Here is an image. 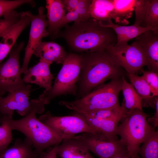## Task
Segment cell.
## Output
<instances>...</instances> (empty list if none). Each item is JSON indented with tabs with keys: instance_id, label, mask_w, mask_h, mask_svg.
Returning <instances> with one entry per match:
<instances>
[{
	"instance_id": "cell-1",
	"label": "cell",
	"mask_w": 158,
	"mask_h": 158,
	"mask_svg": "<svg viewBox=\"0 0 158 158\" xmlns=\"http://www.w3.org/2000/svg\"><path fill=\"white\" fill-rule=\"evenodd\" d=\"M62 37L69 47L76 52H94L105 50L117 43L116 33L111 28L101 26L91 17L65 26L56 38Z\"/></svg>"
},
{
	"instance_id": "cell-7",
	"label": "cell",
	"mask_w": 158,
	"mask_h": 158,
	"mask_svg": "<svg viewBox=\"0 0 158 158\" xmlns=\"http://www.w3.org/2000/svg\"><path fill=\"white\" fill-rule=\"evenodd\" d=\"M109 53L115 63L128 74H136L147 62L141 46L136 41L128 45L124 42L107 47Z\"/></svg>"
},
{
	"instance_id": "cell-25",
	"label": "cell",
	"mask_w": 158,
	"mask_h": 158,
	"mask_svg": "<svg viewBox=\"0 0 158 158\" xmlns=\"http://www.w3.org/2000/svg\"><path fill=\"white\" fill-rule=\"evenodd\" d=\"M114 6L113 19L115 22L127 25L133 11L134 0H113Z\"/></svg>"
},
{
	"instance_id": "cell-21",
	"label": "cell",
	"mask_w": 158,
	"mask_h": 158,
	"mask_svg": "<svg viewBox=\"0 0 158 158\" xmlns=\"http://www.w3.org/2000/svg\"><path fill=\"white\" fill-rule=\"evenodd\" d=\"M30 141L17 139L13 145L0 152V158H39Z\"/></svg>"
},
{
	"instance_id": "cell-15",
	"label": "cell",
	"mask_w": 158,
	"mask_h": 158,
	"mask_svg": "<svg viewBox=\"0 0 158 158\" xmlns=\"http://www.w3.org/2000/svg\"><path fill=\"white\" fill-rule=\"evenodd\" d=\"M52 63L40 59L37 64L28 69L23 78L24 82L35 84L44 88L46 90H50L52 87V80L54 78L49 68Z\"/></svg>"
},
{
	"instance_id": "cell-22",
	"label": "cell",
	"mask_w": 158,
	"mask_h": 158,
	"mask_svg": "<svg viewBox=\"0 0 158 158\" xmlns=\"http://www.w3.org/2000/svg\"><path fill=\"white\" fill-rule=\"evenodd\" d=\"M122 78L123 82L121 90L124 98L121 107L126 116L135 109L143 110L142 106V99L132 85L126 81L124 76Z\"/></svg>"
},
{
	"instance_id": "cell-36",
	"label": "cell",
	"mask_w": 158,
	"mask_h": 158,
	"mask_svg": "<svg viewBox=\"0 0 158 158\" xmlns=\"http://www.w3.org/2000/svg\"><path fill=\"white\" fill-rule=\"evenodd\" d=\"M111 158H132L126 149L118 153Z\"/></svg>"
},
{
	"instance_id": "cell-2",
	"label": "cell",
	"mask_w": 158,
	"mask_h": 158,
	"mask_svg": "<svg viewBox=\"0 0 158 158\" xmlns=\"http://www.w3.org/2000/svg\"><path fill=\"white\" fill-rule=\"evenodd\" d=\"M80 55L81 71L77 92L79 98L106 80L124 76L123 69L115 63L105 49L85 52Z\"/></svg>"
},
{
	"instance_id": "cell-31",
	"label": "cell",
	"mask_w": 158,
	"mask_h": 158,
	"mask_svg": "<svg viewBox=\"0 0 158 158\" xmlns=\"http://www.w3.org/2000/svg\"><path fill=\"white\" fill-rule=\"evenodd\" d=\"M150 0H134V11L135 20L134 25L140 26L145 16Z\"/></svg>"
},
{
	"instance_id": "cell-12",
	"label": "cell",
	"mask_w": 158,
	"mask_h": 158,
	"mask_svg": "<svg viewBox=\"0 0 158 158\" xmlns=\"http://www.w3.org/2000/svg\"><path fill=\"white\" fill-rule=\"evenodd\" d=\"M72 138L80 141L99 158H111L126 149L120 139H110L100 132L84 133Z\"/></svg>"
},
{
	"instance_id": "cell-24",
	"label": "cell",
	"mask_w": 158,
	"mask_h": 158,
	"mask_svg": "<svg viewBox=\"0 0 158 158\" xmlns=\"http://www.w3.org/2000/svg\"><path fill=\"white\" fill-rule=\"evenodd\" d=\"M90 10L91 17L98 21L114 19V6L113 0H92Z\"/></svg>"
},
{
	"instance_id": "cell-8",
	"label": "cell",
	"mask_w": 158,
	"mask_h": 158,
	"mask_svg": "<svg viewBox=\"0 0 158 158\" xmlns=\"http://www.w3.org/2000/svg\"><path fill=\"white\" fill-rule=\"evenodd\" d=\"M38 119L63 140L71 138L79 133L95 132L89 126L83 116L78 112L72 116H56L47 111Z\"/></svg>"
},
{
	"instance_id": "cell-38",
	"label": "cell",
	"mask_w": 158,
	"mask_h": 158,
	"mask_svg": "<svg viewBox=\"0 0 158 158\" xmlns=\"http://www.w3.org/2000/svg\"><path fill=\"white\" fill-rule=\"evenodd\" d=\"M135 158H140L139 156L138 155Z\"/></svg>"
},
{
	"instance_id": "cell-18",
	"label": "cell",
	"mask_w": 158,
	"mask_h": 158,
	"mask_svg": "<svg viewBox=\"0 0 158 158\" xmlns=\"http://www.w3.org/2000/svg\"><path fill=\"white\" fill-rule=\"evenodd\" d=\"M79 140L71 138L63 139L57 146V153L61 158H95Z\"/></svg>"
},
{
	"instance_id": "cell-14",
	"label": "cell",
	"mask_w": 158,
	"mask_h": 158,
	"mask_svg": "<svg viewBox=\"0 0 158 158\" xmlns=\"http://www.w3.org/2000/svg\"><path fill=\"white\" fill-rule=\"evenodd\" d=\"M145 55L148 71L158 73V31L149 30L135 38Z\"/></svg>"
},
{
	"instance_id": "cell-13",
	"label": "cell",
	"mask_w": 158,
	"mask_h": 158,
	"mask_svg": "<svg viewBox=\"0 0 158 158\" xmlns=\"http://www.w3.org/2000/svg\"><path fill=\"white\" fill-rule=\"evenodd\" d=\"M31 85L26 84L23 87L9 93L5 97H0V113L3 115L13 116L16 110L19 115L25 116L31 111L32 105L29 97L31 92Z\"/></svg>"
},
{
	"instance_id": "cell-32",
	"label": "cell",
	"mask_w": 158,
	"mask_h": 158,
	"mask_svg": "<svg viewBox=\"0 0 158 158\" xmlns=\"http://www.w3.org/2000/svg\"><path fill=\"white\" fill-rule=\"evenodd\" d=\"M142 77L151 87L155 96H158V73L151 71H146L142 68L139 71Z\"/></svg>"
},
{
	"instance_id": "cell-23",
	"label": "cell",
	"mask_w": 158,
	"mask_h": 158,
	"mask_svg": "<svg viewBox=\"0 0 158 158\" xmlns=\"http://www.w3.org/2000/svg\"><path fill=\"white\" fill-rule=\"evenodd\" d=\"M131 84L137 92L142 98L143 107L155 108L156 97L151 87L142 76L137 74H127Z\"/></svg>"
},
{
	"instance_id": "cell-35",
	"label": "cell",
	"mask_w": 158,
	"mask_h": 158,
	"mask_svg": "<svg viewBox=\"0 0 158 158\" xmlns=\"http://www.w3.org/2000/svg\"><path fill=\"white\" fill-rule=\"evenodd\" d=\"M155 112L152 117H149L148 118L147 121L148 123H151L153 127L154 128L158 126V97H156L155 101Z\"/></svg>"
},
{
	"instance_id": "cell-5",
	"label": "cell",
	"mask_w": 158,
	"mask_h": 158,
	"mask_svg": "<svg viewBox=\"0 0 158 158\" xmlns=\"http://www.w3.org/2000/svg\"><path fill=\"white\" fill-rule=\"evenodd\" d=\"M148 116L143 110L135 109L123 118L122 122L117 126L116 135L120 136L132 158H136L140 145L154 130L148 122Z\"/></svg>"
},
{
	"instance_id": "cell-34",
	"label": "cell",
	"mask_w": 158,
	"mask_h": 158,
	"mask_svg": "<svg viewBox=\"0 0 158 158\" xmlns=\"http://www.w3.org/2000/svg\"><path fill=\"white\" fill-rule=\"evenodd\" d=\"M58 145H55L43 152L39 158H56L57 147Z\"/></svg>"
},
{
	"instance_id": "cell-27",
	"label": "cell",
	"mask_w": 158,
	"mask_h": 158,
	"mask_svg": "<svg viewBox=\"0 0 158 158\" xmlns=\"http://www.w3.org/2000/svg\"><path fill=\"white\" fill-rule=\"evenodd\" d=\"M158 31V0H150L144 19L140 26Z\"/></svg>"
},
{
	"instance_id": "cell-10",
	"label": "cell",
	"mask_w": 158,
	"mask_h": 158,
	"mask_svg": "<svg viewBox=\"0 0 158 158\" xmlns=\"http://www.w3.org/2000/svg\"><path fill=\"white\" fill-rule=\"evenodd\" d=\"M78 113L83 116L95 132H100L110 139H118L116 134L117 127L119 121L126 116L121 107Z\"/></svg>"
},
{
	"instance_id": "cell-4",
	"label": "cell",
	"mask_w": 158,
	"mask_h": 158,
	"mask_svg": "<svg viewBox=\"0 0 158 158\" xmlns=\"http://www.w3.org/2000/svg\"><path fill=\"white\" fill-rule=\"evenodd\" d=\"M123 76L111 80L106 84H101L75 101H61L59 104L78 113L120 107L118 96L123 84Z\"/></svg>"
},
{
	"instance_id": "cell-20",
	"label": "cell",
	"mask_w": 158,
	"mask_h": 158,
	"mask_svg": "<svg viewBox=\"0 0 158 158\" xmlns=\"http://www.w3.org/2000/svg\"><path fill=\"white\" fill-rule=\"evenodd\" d=\"M30 23L29 17L25 12H22L19 20L0 42V63L9 53L21 33Z\"/></svg>"
},
{
	"instance_id": "cell-6",
	"label": "cell",
	"mask_w": 158,
	"mask_h": 158,
	"mask_svg": "<svg viewBox=\"0 0 158 158\" xmlns=\"http://www.w3.org/2000/svg\"><path fill=\"white\" fill-rule=\"evenodd\" d=\"M51 88L45 90L39 99L44 104L49 103L56 97L62 95H77V85L81 71L80 55L74 53L67 54Z\"/></svg>"
},
{
	"instance_id": "cell-19",
	"label": "cell",
	"mask_w": 158,
	"mask_h": 158,
	"mask_svg": "<svg viewBox=\"0 0 158 158\" xmlns=\"http://www.w3.org/2000/svg\"><path fill=\"white\" fill-rule=\"evenodd\" d=\"M33 54L52 63L62 64L67 54L62 46L55 42H42L35 50Z\"/></svg>"
},
{
	"instance_id": "cell-30",
	"label": "cell",
	"mask_w": 158,
	"mask_h": 158,
	"mask_svg": "<svg viewBox=\"0 0 158 158\" xmlns=\"http://www.w3.org/2000/svg\"><path fill=\"white\" fill-rule=\"evenodd\" d=\"M24 4H29L32 7L35 5V2L32 0H0V17Z\"/></svg>"
},
{
	"instance_id": "cell-9",
	"label": "cell",
	"mask_w": 158,
	"mask_h": 158,
	"mask_svg": "<svg viewBox=\"0 0 158 158\" xmlns=\"http://www.w3.org/2000/svg\"><path fill=\"white\" fill-rule=\"evenodd\" d=\"M24 44L23 41L15 44L9 53L8 59L0 64V97L26 85L21 77L20 64V54Z\"/></svg>"
},
{
	"instance_id": "cell-33",
	"label": "cell",
	"mask_w": 158,
	"mask_h": 158,
	"mask_svg": "<svg viewBox=\"0 0 158 158\" xmlns=\"http://www.w3.org/2000/svg\"><path fill=\"white\" fill-rule=\"evenodd\" d=\"M80 21L78 13L75 11L73 10L66 14L60 26L61 29L62 27L66 26L71 22Z\"/></svg>"
},
{
	"instance_id": "cell-37",
	"label": "cell",
	"mask_w": 158,
	"mask_h": 158,
	"mask_svg": "<svg viewBox=\"0 0 158 158\" xmlns=\"http://www.w3.org/2000/svg\"><path fill=\"white\" fill-rule=\"evenodd\" d=\"M2 115L0 113V119L1 118V117L2 116Z\"/></svg>"
},
{
	"instance_id": "cell-11",
	"label": "cell",
	"mask_w": 158,
	"mask_h": 158,
	"mask_svg": "<svg viewBox=\"0 0 158 158\" xmlns=\"http://www.w3.org/2000/svg\"><path fill=\"white\" fill-rule=\"evenodd\" d=\"M44 8L41 6L38 9V14H33L29 11H25L30 20L31 26L28 44L25 49L24 57L20 71L26 74L28 71L29 63L36 49L42 42V38L48 36L49 33L46 28L47 20L44 14Z\"/></svg>"
},
{
	"instance_id": "cell-28",
	"label": "cell",
	"mask_w": 158,
	"mask_h": 158,
	"mask_svg": "<svg viewBox=\"0 0 158 158\" xmlns=\"http://www.w3.org/2000/svg\"><path fill=\"white\" fill-rule=\"evenodd\" d=\"M21 13L13 10L0 19V37L3 38L9 33L20 20Z\"/></svg>"
},
{
	"instance_id": "cell-29",
	"label": "cell",
	"mask_w": 158,
	"mask_h": 158,
	"mask_svg": "<svg viewBox=\"0 0 158 158\" xmlns=\"http://www.w3.org/2000/svg\"><path fill=\"white\" fill-rule=\"evenodd\" d=\"M0 152L8 147L13 140L12 130L9 126L4 115L0 120Z\"/></svg>"
},
{
	"instance_id": "cell-17",
	"label": "cell",
	"mask_w": 158,
	"mask_h": 158,
	"mask_svg": "<svg viewBox=\"0 0 158 158\" xmlns=\"http://www.w3.org/2000/svg\"><path fill=\"white\" fill-rule=\"evenodd\" d=\"M98 22L101 26L110 28L114 30L117 36V44L128 43L147 30L156 31L150 28L142 27L134 24L130 26L119 25L114 24L110 19L101 20Z\"/></svg>"
},
{
	"instance_id": "cell-3",
	"label": "cell",
	"mask_w": 158,
	"mask_h": 158,
	"mask_svg": "<svg viewBox=\"0 0 158 158\" xmlns=\"http://www.w3.org/2000/svg\"><path fill=\"white\" fill-rule=\"evenodd\" d=\"M30 112L23 118L14 120L12 116L4 115L11 129L23 134L31 142L36 152L40 156L46 150L59 145L63 139L50 128L37 119L36 114H42L44 105L39 99H32Z\"/></svg>"
},
{
	"instance_id": "cell-16",
	"label": "cell",
	"mask_w": 158,
	"mask_h": 158,
	"mask_svg": "<svg viewBox=\"0 0 158 158\" xmlns=\"http://www.w3.org/2000/svg\"><path fill=\"white\" fill-rule=\"evenodd\" d=\"M47 29L51 38H56L65 13L64 6L61 0H47Z\"/></svg>"
},
{
	"instance_id": "cell-26",
	"label": "cell",
	"mask_w": 158,
	"mask_h": 158,
	"mask_svg": "<svg viewBox=\"0 0 158 158\" xmlns=\"http://www.w3.org/2000/svg\"><path fill=\"white\" fill-rule=\"evenodd\" d=\"M140 147L141 158H158V131L153 130Z\"/></svg>"
}]
</instances>
